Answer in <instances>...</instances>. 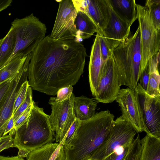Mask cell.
Wrapping results in <instances>:
<instances>
[{
    "label": "cell",
    "instance_id": "obj_1",
    "mask_svg": "<svg viewBox=\"0 0 160 160\" xmlns=\"http://www.w3.org/2000/svg\"><path fill=\"white\" fill-rule=\"evenodd\" d=\"M87 56L76 38L55 40L45 36L31 53L28 82L32 89L51 96L75 85L84 72Z\"/></svg>",
    "mask_w": 160,
    "mask_h": 160
},
{
    "label": "cell",
    "instance_id": "obj_2",
    "mask_svg": "<svg viewBox=\"0 0 160 160\" xmlns=\"http://www.w3.org/2000/svg\"><path fill=\"white\" fill-rule=\"evenodd\" d=\"M114 118L107 110L81 121L70 143L63 146L66 160H90L109 136Z\"/></svg>",
    "mask_w": 160,
    "mask_h": 160
},
{
    "label": "cell",
    "instance_id": "obj_3",
    "mask_svg": "<svg viewBox=\"0 0 160 160\" xmlns=\"http://www.w3.org/2000/svg\"><path fill=\"white\" fill-rule=\"evenodd\" d=\"M49 118L43 108L33 102L29 117L15 130L13 147L18 149V156L26 158L31 151L54 141Z\"/></svg>",
    "mask_w": 160,
    "mask_h": 160
},
{
    "label": "cell",
    "instance_id": "obj_4",
    "mask_svg": "<svg viewBox=\"0 0 160 160\" xmlns=\"http://www.w3.org/2000/svg\"><path fill=\"white\" fill-rule=\"evenodd\" d=\"M112 55L120 78V84L136 90L142 72L141 68L140 33L138 27L132 35L120 44Z\"/></svg>",
    "mask_w": 160,
    "mask_h": 160
},
{
    "label": "cell",
    "instance_id": "obj_5",
    "mask_svg": "<svg viewBox=\"0 0 160 160\" xmlns=\"http://www.w3.org/2000/svg\"><path fill=\"white\" fill-rule=\"evenodd\" d=\"M16 39L15 49L5 64L19 56L31 53L45 37V24L33 13L21 19L16 18L12 22Z\"/></svg>",
    "mask_w": 160,
    "mask_h": 160
},
{
    "label": "cell",
    "instance_id": "obj_6",
    "mask_svg": "<svg viewBox=\"0 0 160 160\" xmlns=\"http://www.w3.org/2000/svg\"><path fill=\"white\" fill-rule=\"evenodd\" d=\"M136 9L140 33L141 68L142 73L148 65L149 60L160 53V30L155 27L148 8L137 4Z\"/></svg>",
    "mask_w": 160,
    "mask_h": 160
},
{
    "label": "cell",
    "instance_id": "obj_7",
    "mask_svg": "<svg viewBox=\"0 0 160 160\" xmlns=\"http://www.w3.org/2000/svg\"><path fill=\"white\" fill-rule=\"evenodd\" d=\"M138 133L122 117L114 120L109 136L95 152L90 160H102L116 149L129 145Z\"/></svg>",
    "mask_w": 160,
    "mask_h": 160
},
{
    "label": "cell",
    "instance_id": "obj_8",
    "mask_svg": "<svg viewBox=\"0 0 160 160\" xmlns=\"http://www.w3.org/2000/svg\"><path fill=\"white\" fill-rule=\"evenodd\" d=\"M75 97L72 93L70 98L62 102H57L56 97H52L49 100L52 109L49 119L56 142L63 141L76 118L73 106Z\"/></svg>",
    "mask_w": 160,
    "mask_h": 160
},
{
    "label": "cell",
    "instance_id": "obj_9",
    "mask_svg": "<svg viewBox=\"0 0 160 160\" xmlns=\"http://www.w3.org/2000/svg\"><path fill=\"white\" fill-rule=\"evenodd\" d=\"M121 86L118 71L112 54L103 62L100 79L93 97L98 103L112 102L116 100Z\"/></svg>",
    "mask_w": 160,
    "mask_h": 160
},
{
    "label": "cell",
    "instance_id": "obj_10",
    "mask_svg": "<svg viewBox=\"0 0 160 160\" xmlns=\"http://www.w3.org/2000/svg\"><path fill=\"white\" fill-rule=\"evenodd\" d=\"M115 100L120 108L121 116L138 133L144 132L150 135L144 123L136 90L128 87L120 89Z\"/></svg>",
    "mask_w": 160,
    "mask_h": 160
},
{
    "label": "cell",
    "instance_id": "obj_11",
    "mask_svg": "<svg viewBox=\"0 0 160 160\" xmlns=\"http://www.w3.org/2000/svg\"><path fill=\"white\" fill-rule=\"evenodd\" d=\"M51 33L50 36L55 40H68L76 38L77 31L75 20L78 11L72 0H61Z\"/></svg>",
    "mask_w": 160,
    "mask_h": 160
},
{
    "label": "cell",
    "instance_id": "obj_12",
    "mask_svg": "<svg viewBox=\"0 0 160 160\" xmlns=\"http://www.w3.org/2000/svg\"><path fill=\"white\" fill-rule=\"evenodd\" d=\"M136 91L144 123L149 133L160 139V98L148 94L139 82Z\"/></svg>",
    "mask_w": 160,
    "mask_h": 160
},
{
    "label": "cell",
    "instance_id": "obj_13",
    "mask_svg": "<svg viewBox=\"0 0 160 160\" xmlns=\"http://www.w3.org/2000/svg\"><path fill=\"white\" fill-rule=\"evenodd\" d=\"M77 11L85 13L97 29V34H102L111 16L112 8L109 0H74Z\"/></svg>",
    "mask_w": 160,
    "mask_h": 160
},
{
    "label": "cell",
    "instance_id": "obj_14",
    "mask_svg": "<svg viewBox=\"0 0 160 160\" xmlns=\"http://www.w3.org/2000/svg\"><path fill=\"white\" fill-rule=\"evenodd\" d=\"M31 54L28 55L23 66L11 81L4 102L0 111V137L2 136L6 125L13 115L14 102L21 86L28 81V66Z\"/></svg>",
    "mask_w": 160,
    "mask_h": 160
},
{
    "label": "cell",
    "instance_id": "obj_15",
    "mask_svg": "<svg viewBox=\"0 0 160 160\" xmlns=\"http://www.w3.org/2000/svg\"><path fill=\"white\" fill-rule=\"evenodd\" d=\"M131 26L121 19L112 8L111 19L102 34L112 52L129 37Z\"/></svg>",
    "mask_w": 160,
    "mask_h": 160
},
{
    "label": "cell",
    "instance_id": "obj_16",
    "mask_svg": "<svg viewBox=\"0 0 160 160\" xmlns=\"http://www.w3.org/2000/svg\"><path fill=\"white\" fill-rule=\"evenodd\" d=\"M102 63L99 38L96 34L92 47L88 67L89 82L93 96L100 79Z\"/></svg>",
    "mask_w": 160,
    "mask_h": 160
},
{
    "label": "cell",
    "instance_id": "obj_17",
    "mask_svg": "<svg viewBox=\"0 0 160 160\" xmlns=\"http://www.w3.org/2000/svg\"><path fill=\"white\" fill-rule=\"evenodd\" d=\"M135 160H160V139L146 134L140 139Z\"/></svg>",
    "mask_w": 160,
    "mask_h": 160
},
{
    "label": "cell",
    "instance_id": "obj_18",
    "mask_svg": "<svg viewBox=\"0 0 160 160\" xmlns=\"http://www.w3.org/2000/svg\"><path fill=\"white\" fill-rule=\"evenodd\" d=\"M112 10L122 20L131 26L137 19L135 0H109Z\"/></svg>",
    "mask_w": 160,
    "mask_h": 160
},
{
    "label": "cell",
    "instance_id": "obj_19",
    "mask_svg": "<svg viewBox=\"0 0 160 160\" xmlns=\"http://www.w3.org/2000/svg\"><path fill=\"white\" fill-rule=\"evenodd\" d=\"M97 103L94 98H88L83 95L75 97L73 106L76 118L83 121L92 118L96 113Z\"/></svg>",
    "mask_w": 160,
    "mask_h": 160
},
{
    "label": "cell",
    "instance_id": "obj_20",
    "mask_svg": "<svg viewBox=\"0 0 160 160\" xmlns=\"http://www.w3.org/2000/svg\"><path fill=\"white\" fill-rule=\"evenodd\" d=\"M160 53L148 62L149 79L146 92L153 97L160 98V76L159 72Z\"/></svg>",
    "mask_w": 160,
    "mask_h": 160
},
{
    "label": "cell",
    "instance_id": "obj_21",
    "mask_svg": "<svg viewBox=\"0 0 160 160\" xmlns=\"http://www.w3.org/2000/svg\"><path fill=\"white\" fill-rule=\"evenodd\" d=\"M75 25L77 31V39H85L90 38L95 32L97 29L92 21L84 12L78 11L75 20Z\"/></svg>",
    "mask_w": 160,
    "mask_h": 160
},
{
    "label": "cell",
    "instance_id": "obj_22",
    "mask_svg": "<svg viewBox=\"0 0 160 160\" xmlns=\"http://www.w3.org/2000/svg\"><path fill=\"white\" fill-rule=\"evenodd\" d=\"M64 139L60 143H48L31 151L27 157L26 160H55Z\"/></svg>",
    "mask_w": 160,
    "mask_h": 160
},
{
    "label": "cell",
    "instance_id": "obj_23",
    "mask_svg": "<svg viewBox=\"0 0 160 160\" xmlns=\"http://www.w3.org/2000/svg\"><path fill=\"white\" fill-rule=\"evenodd\" d=\"M15 44V33L11 27L5 36L0 39V68L5 64L12 55Z\"/></svg>",
    "mask_w": 160,
    "mask_h": 160
},
{
    "label": "cell",
    "instance_id": "obj_24",
    "mask_svg": "<svg viewBox=\"0 0 160 160\" xmlns=\"http://www.w3.org/2000/svg\"><path fill=\"white\" fill-rule=\"evenodd\" d=\"M27 56L15 58L0 68V84L12 78L19 72Z\"/></svg>",
    "mask_w": 160,
    "mask_h": 160
},
{
    "label": "cell",
    "instance_id": "obj_25",
    "mask_svg": "<svg viewBox=\"0 0 160 160\" xmlns=\"http://www.w3.org/2000/svg\"><path fill=\"white\" fill-rule=\"evenodd\" d=\"M145 6L149 10L156 29L160 30V0H147Z\"/></svg>",
    "mask_w": 160,
    "mask_h": 160
},
{
    "label": "cell",
    "instance_id": "obj_26",
    "mask_svg": "<svg viewBox=\"0 0 160 160\" xmlns=\"http://www.w3.org/2000/svg\"><path fill=\"white\" fill-rule=\"evenodd\" d=\"M34 101L32 99V89L30 86L28 87L26 97L21 104L19 107L15 112L13 115L14 121L22 114Z\"/></svg>",
    "mask_w": 160,
    "mask_h": 160
},
{
    "label": "cell",
    "instance_id": "obj_27",
    "mask_svg": "<svg viewBox=\"0 0 160 160\" xmlns=\"http://www.w3.org/2000/svg\"><path fill=\"white\" fill-rule=\"evenodd\" d=\"M140 144V137L138 134L130 145L127 155L122 160H135Z\"/></svg>",
    "mask_w": 160,
    "mask_h": 160
},
{
    "label": "cell",
    "instance_id": "obj_28",
    "mask_svg": "<svg viewBox=\"0 0 160 160\" xmlns=\"http://www.w3.org/2000/svg\"><path fill=\"white\" fill-rule=\"evenodd\" d=\"M29 87L28 80L24 82L21 86L14 102L13 109V115L24 100Z\"/></svg>",
    "mask_w": 160,
    "mask_h": 160
},
{
    "label": "cell",
    "instance_id": "obj_29",
    "mask_svg": "<svg viewBox=\"0 0 160 160\" xmlns=\"http://www.w3.org/2000/svg\"><path fill=\"white\" fill-rule=\"evenodd\" d=\"M99 37L102 60H106L112 54V51L102 34H97Z\"/></svg>",
    "mask_w": 160,
    "mask_h": 160
},
{
    "label": "cell",
    "instance_id": "obj_30",
    "mask_svg": "<svg viewBox=\"0 0 160 160\" xmlns=\"http://www.w3.org/2000/svg\"><path fill=\"white\" fill-rule=\"evenodd\" d=\"M130 145L118 148L102 160H122L127 155Z\"/></svg>",
    "mask_w": 160,
    "mask_h": 160
},
{
    "label": "cell",
    "instance_id": "obj_31",
    "mask_svg": "<svg viewBox=\"0 0 160 160\" xmlns=\"http://www.w3.org/2000/svg\"><path fill=\"white\" fill-rule=\"evenodd\" d=\"M73 88L72 86L63 87L59 89L57 93L56 101L60 102L70 98L72 93Z\"/></svg>",
    "mask_w": 160,
    "mask_h": 160
},
{
    "label": "cell",
    "instance_id": "obj_32",
    "mask_svg": "<svg viewBox=\"0 0 160 160\" xmlns=\"http://www.w3.org/2000/svg\"><path fill=\"white\" fill-rule=\"evenodd\" d=\"M81 121L76 118L64 137L62 146H65L70 143L80 125Z\"/></svg>",
    "mask_w": 160,
    "mask_h": 160
},
{
    "label": "cell",
    "instance_id": "obj_33",
    "mask_svg": "<svg viewBox=\"0 0 160 160\" xmlns=\"http://www.w3.org/2000/svg\"><path fill=\"white\" fill-rule=\"evenodd\" d=\"M32 106V104L14 121L15 130L21 126L28 118L31 113Z\"/></svg>",
    "mask_w": 160,
    "mask_h": 160
},
{
    "label": "cell",
    "instance_id": "obj_34",
    "mask_svg": "<svg viewBox=\"0 0 160 160\" xmlns=\"http://www.w3.org/2000/svg\"><path fill=\"white\" fill-rule=\"evenodd\" d=\"M13 77L0 84V111L3 104L11 81Z\"/></svg>",
    "mask_w": 160,
    "mask_h": 160
},
{
    "label": "cell",
    "instance_id": "obj_35",
    "mask_svg": "<svg viewBox=\"0 0 160 160\" xmlns=\"http://www.w3.org/2000/svg\"><path fill=\"white\" fill-rule=\"evenodd\" d=\"M13 138L10 135L0 137V152L4 149L13 147Z\"/></svg>",
    "mask_w": 160,
    "mask_h": 160
},
{
    "label": "cell",
    "instance_id": "obj_36",
    "mask_svg": "<svg viewBox=\"0 0 160 160\" xmlns=\"http://www.w3.org/2000/svg\"><path fill=\"white\" fill-rule=\"evenodd\" d=\"M149 79V73L148 65L146 68L141 75L139 80L142 88L146 91L147 90Z\"/></svg>",
    "mask_w": 160,
    "mask_h": 160
},
{
    "label": "cell",
    "instance_id": "obj_37",
    "mask_svg": "<svg viewBox=\"0 0 160 160\" xmlns=\"http://www.w3.org/2000/svg\"><path fill=\"white\" fill-rule=\"evenodd\" d=\"M15 130L14 127V121L13 115L9 120L5 128V130L2 136L6 135L9 133V135L12 136L15 134Z\"/></svg>",
    "mask_w": 160,
    "mask_h": 160
},
{
    "label": "cell",
    "instance_id": "obj_38",
    "mask_svg": "<svg viewBox=\"0 0 160 160\" xmlns=\"http://www.w3.org/2000/svg\"><path fill=\"white\" fill-rule=\"evenodd\" d=\"M12 2V0H0V12L9 6Z\"/></svg>",
    "mask_w": 160,
    "mask_h": 160
},
{
    "label": "cell",
    "instance_id": "obj_39",
    "mask_svg": "<svg viewBox=\"0 0 160 160\" xmlns=\"http://www.w3.org/2000/svg\"><path fill=\"white\" fill-rule=\"evenodd\" d=\"M55 160H66V156L63 147L61 146L59 152Z\"/></svg>",
    "mask_w": 160,
    "mask_h": 160
},
{
    "label": "cell",
    "instance_id": "obj_40",
    "mask_svg": "<svg viewBox=\"0 0 160 160\" xmlns=\"http://www.w3.org/2000/svg\"><path fill=\"white\" fill-rule=\"evenodd\" d=\"M0 160H25L23 158L18 155L14 157H4L0 156Z\"/></svg>",
    "mask_w": 160,
    "mask_h": 160
}]
</instances>
